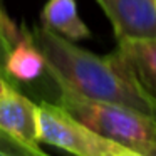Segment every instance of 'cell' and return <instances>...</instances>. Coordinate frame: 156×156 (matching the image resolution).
<instances>
[{"label": "cell", "instance_id": "1", "mask_svg": "<svg viewBox=\"0 0 156 156\" xmlns=\"http://www.w3.org/2000/svg\"><path fill=\"white\" fill-rule=\"evenodd\" d=\"M32 37L44 55L45 72L57 87L154 116L156 98L139 84L126 61L116 51L102 57L44 25L35 27Z\"/></svg>", "mask_w": 156, "mask_h": 156}, {"label": "cell", "instance_id": "2", "mask_svg": "<svg viewBox=\"0 0 156 156\" xmlns=\"http://www.w3.org/2000/svg\"><path fill=\"white\" fill-rule=\"evenodd\" d=\"M57 89V104L98 134L138 151L156 139L153 116L116 102L84 98L66 87Z\"/></svg>", "mask_w": 156, "mask_h": 156}, {"label": "cell", "instance_id": "3", "mask_svg": "<svg viewBox=\"0 0 156 156\" xmlns=\"http://www.w3.org/2000/svg\"><path fill=\"white\" fill-rule=\"evenodd\" d=\"M35 122L39 144L44 143L74 156H111L122 146L89 129L57 102L35 104Z\"/></svg>", "mask_w": 156, "mask_h": 156}, {"label": "cell", "instance_id": "4", "mask_svg": "<svg viewBox=\"0 0 156 156\" xmlns=\"http://www.w3.org/2000/svg\"><path fill=\"white\" fill-rule=\"evenodd\" d=\"M114 29L116 39L156 37L154 0H96Z\"/></svg>", "mask_w": 156, "mask_h": 156}, {"label": "cell", "instance_id": "5", "mask_svg": "<svg viewBox=\"0 0 156 156\" xmlns=\"http://www.w3.org/2000/svg\"><path fill=\"white\" fill-rule=\"evenodd\" d=\"M0 128L24 143L39 144L35 104L14 84L0 92Z\"/></svg>", "mask_w": 156, "mask_h": 156}, {"label": "cell", "instance_id": "6", "mask_svg": "<svg viewBox=\"0 0 156 156\" xmlns=\"http://www.w3.org/2000/svg\"><path fill=\"white\" fill-rule=\"evenodd\" d=\"M4 72L12 82H34L45 72V61L35 45L32 32L20 29V37L9 49Z\"/></svg>", "mask_w": 156, "mask_h": 156}, {"label": "cell", "instance_id": "7", "mask_svg": "<svg viewBox=\"0 0 156 156\" xmlns=\"http://www.w3.org/2000/svg\"><path fill=\"white\" fill-rule=\"evenodd\" d=\"M116 52L126 61L139 84L156 98V37L118 39Z\"/></svg>", "mask_w": 156, "mask_h": 156}, {"label": "cell", "instance_id": "8", "mask_svg": "<svg viewBox=\"0 0 156 156\" xmlns=\"http://www.w3.org/2000/svg\"><path fill=\"white\" fill-rule=\"evenodd\" d=\"M41 20L44 27L69 41L77 42L91 37L89 27L79 17L76 0H47L41 12Z\"/></svg>", "mask_w": 156, "mask_h": 156}, {"label": "cell", "instance_id": "9", "mask_svg": "<svg viewBox=\"0 0 156 156\" xmlns=\"http://www.w3.org/2000/svg\"><path fill=\"white\" fill-rule=\"evenodd\" d=\"M0 151L12 156H51L45 151H42L39 144L24 143L15 136H12L10 133L4 131L2 128H0Z\"/></svg>", "mask_w": 156, "mask_h": 156}, {"label": "cell", "instance_id": "10", "mask_svg": "<svg viewBox=\"0 0 156 156\" xmlns=\"http://www.w3.org/2000/svg\"><path fill=\"white\" fill-rule=\"evenodd\" d=\"M19 37H20V29H17V25L12 22V19L0 4V44L10 49L12 44L19 41Z\"/></svg>", "mask_w": 156, "mask_h": 156}, {"label": "cell", "instance_id": "11", "mask_svg": "<svg viewBox=\"0 0 156 156\" xmlns=\"http://www.w3.org/2000/svg\"><path fill=\"white\" fill-rule=\"evenodd\" d=\"M111 156H146L144 153L138 151V149H131V148H126V146H119Z\"/></svg>", "mask_w": 156, "mask_h": 156}, {"label": "cell", "instance_id": "12", "mask_svg": "<svg viewBox=\"0 0 156 156\" xmlns=\"http://www.w3.org/2000/svg\"><path fill=\"white\" fill-rule=\"evenodd\" d=\"M141 153H144L146 156H156V141L149 143V144H146L143 149H139Z\"/></svg>", "mask_w": 156, "mask_h": 156}, {"label": "cell", "instance_id": "13", "mask_svg": "<svg viewBox=\"0 0 156 156\" xmlns=\"http://www.w3.org/2000/svg\"><path fill=\"white\" fill-rule=\"evenodd\" d=\"M10 84H14V82H12L10 79H9L7 76H5V72L2 71V69H0V92L4 91V89L7 87V86H10Z\"/></svg>", "mask_w": 156, "mask_h": 156}, {"label": "cell", "instance_id": "14", "mask_svg": "<svg viewBox=\"0 0 156 156\" xmlns=\"http://www.w3.org/2000/svg\"><path fill=\"white\" fill-rule=\"evenodd\" d=\"M7 52H9V49L5 47V45L0 44V69H2V71H4V61H5V55H7Z\"/></svg>", "mask_w": 156, "mask_h": 156}, {"label": "cell", "instance_id": "15", "mask_svg": "<svg viewBox=\"0 0 156 156\" xmlns=\"http://www.w3.org/2000/svg\"><path fill=\"white\" fill-rule=\"evenodd\" d=\"M0 156H12V154H7V153H2V151H0Z\"/></svg>", "mask_w": 156, "mask_h": 156}, {"label": "cell", "instance_id": "16", "mask_svg": "<svg viewBox=\"0 0 156 156\" xmlns=\"http://www.w3.org/2000/svg\"><path fill=\"white\" fill-rule=\"evenodd\" d=\"M153 118H154V121H156V112H154V116H153ZM154 141H156V139H154Z\"/></svg>", "mask_w": 156, "mask_h": 156}, {"label": "cell", "instance_id": "17", "mask_svg": "<svg viewBox=\"0 0 156 156\" xmlns=\"http://www.w3.org/2000/svg\"><path fill=\"white\" fill-rule=\"evenodd\" d=\"M154 2H156V0H154Z\"/></svg>", "mask_w": 156, "mask_h": 156}]
</instances>
